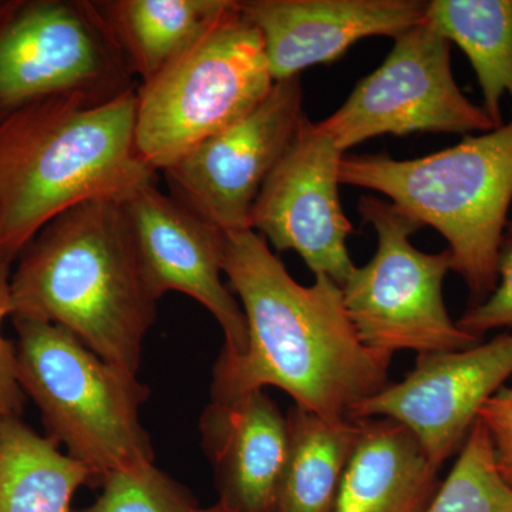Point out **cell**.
Instances as JSON below:
<instances>
[{
	"label": "cell",
	"instance_id": "cell-3",
	"mask_svg": "<svg viewBox=\"0 0 512 512\" xmlns=\"http://www.w3.org/2000/svg\"><path fill=\"white\" fill-rule=\"evenodd\" d=\"M10 276L12 318L53 323L113 365L138 372L160 298L121 202L64 212L23 249Z\"/></svg>",
	"mask_w": 512,
	"mask_h": 512
},
{
	"label": "cell",
	"instance_id": "cell-18",
	"mask_svg": "<svg viewBox=\"0 0 512 512\" xmlns=\"http://www.w3.org/2000/svg\"><path fill=\"white\" fill-rule=\"evenodd\" d=\"M232 0H106L100 2L140 84L163 72L201 39Z\"/></svg>",
	"mask_w": 512,
	"mask_h": 512
},
{
	"label": "cell",
	"instance_id": "cell-17",
	"mask_svg": "<svg viewBox=\"0 0 512 512\" xmlns=\"http://www.w3.org/2000/svg\"><path fill=\"white\" fill-rule=\"evenodd\" d=\"M271 512H332L359 437L356 419L326 420L293 404Z\"/></svg>",
	"mask_w": 512,
	"mask_h": 512
},
{
	"label": "cell",
	"instance_id": "cell-22",
	"mask_svg": "<svg viewBox=\"0 0 512 512\" xmlns=\"http://www.w3.org/2000/svg\"><path fill=\"white\" fill-rule=\"evenodd\" d=\"M101 493L77 512H192L197 498L154 463L111 471L100 480Z\"/></svg>",
	"mask_w": 512,
	"mask_h": 512
},
{
	"label": "cell",
	"instance_id": "cell-16",
	"mask_svg": "<svg viewBox=\"0 0 512 512\" xmlns=\"http://www.w3.org/2000/svg\"><path fill=\"white\" fill-rule=\"evenodd\" d=\"M359 421V437L332 512H426L440 468L416 436L392 419Z\"/></svg>",
	"mask_w": 512,
	"mask_h": 512
},
{
	"label": "cell",
	"instance_id": "cell-23",
	"mask_svg": "<svg viewBox=\"0 0 512 512\" xmlns=\"http://www.w3.org/2000/svg\"><path fill=\"white\" fill-rule=\"evenodd\" d=\"M497 286L484 302L471 306L457 320L470 335L481 336L490 330L512 326V231L505 232L498 254Z\"/></svg>",
	"mask_w": 512,
	"mask_h": 512
},
{
	"label": "cell",
	"instance_id": "cell-15",
	"mask_svg": "<svg viewBox=\"0 0 512 512\" xmlns=\"http://www.w3.org/2000/svg\"><path fill=\"white\" fill-rule=\"evenodd\" d=\"M200 431L218 501L237 512H271L288 448L278 404L264 390L211 400Z\"/></svg>",
	"mask_w": 512,
	"mask_h": 512
},
{
	"label": "cell",
	"instance_id": "cell-11",
	"mask_svg": "<svg viewBox=\"0 0 512 512\" xmlns=\"http://www.w3.org/2000/svg\"><path fill=\"white\" fill-rule=\"evenodd\" d=\"M343 156L319 123L303 116L249 220L275 249L295 251L315 276H328L340 288L356 268L348 249L353 227L340 204Z\"/></svg>",
	"mask_w": 512,
	"mask_h": 512
},
{
	"label": "cell",
	"instance_id": "cell-25",
	"mask_svg": "<svg viewBox=\"0 0 512 512\" xmlns=\"http://www.w3.org/2000/svg\"><path fill=\"white\" fill-rule=\"evenodd\" d=\"M477 420L490 436L501 477L512 487V384H504L483 404Z\"/></svg>",
	"mask_w": 512,
	"mask_h": 512
},
{
	"label": "cell",
	"instance_id": "cell-13",
	"mask_svg": "<svg viewBox=\"0 0 512 512\" xmlns=\"http://www.w3.org/2000/svg\"><path fill=\"white\" fill-rule=\"evenodd\" d=\"M123 207L158 298L180 292L201 303L224 332L221 356L242 355L248 346L247 320L222 282L225 232L154 184L134 192Z\"/></svg>",
	"mask_w": 512,
	"mask_h": 512
},
{
	"label": "cell",
	"instance_id": "cell-19",
	"mask_svg": "<svg viewBox=\"0 0 512 512\" xmlns=\"http://www.w3.org/2000/svg\"><path fill=\"white\" fill-rule=\"evenodd\" d=\"M97 484L90 468L19 417L0 420V512H72L74 494Z\"/></svg>",
	"mask_w": 512,
	"mask_h": 512
},
{
	"label": "cell",
	"instance_id": "cell-21",
	"mask_svg": "<svg viewBox=\"0 0 512 512\" xmlns=\"http://www.w3.org/2000/svg\"><path fill=\"white\" fill-rule=\"evenodd\" d=\"M426 512H512V487L498 471L493 444L480 421Z\"/></svg>",
	"mask_w": 512,
	"mask_h": 512
},
{
	"label": "cell",
	"instance_id": "cell-27",
	"mask_svg": "<svg viewBox=\"0 0 512 512\" xmlns=\"http://www.w3.org/2000/svg\"><path fill=\"white\" fill-rule=\"evenodd\" d=\"M507 231H512V217H511V220L508 221Z\"/></svg>",
	"mask_w": 512,
	"mask_h": 512
},
{
	"label": "cell",
	"instance_id": "cell-6",
	"mask_svg": "<svg viewBox=\"0 0 512 512\" xmlns=\"http://www.w3.org/2000/svg\"><path fill=\"white\" fill-rule=\"evenodd\" d=\"M274 84L261 33L232 0L191 49L137 86L140 157L156 173L164 171L245 119Z\"/></svg>",
	"mask_w": 512,
	"mask_h": 512
},
{
	"label": "cell",
	"instance_id": "cell-14",
	"mask_svg": "<svg viewBox=\"0 0 512 512\" xmlns=\"http://www.w3.org/2000/svg\"><path fill=\"white\" fill-rule=\"evenodd\" d=\"M275 82L335 63L366 37H399L426 20L421 0H244Z\"/></svg>",
	"mask_w": 512,
	"mask_h": 512
},
{
	"label": "cell",
	"instance_id": "cell-26",
	"mask_svg": "<svg viewBox=\"0 0 512 512\" xmlns=\"http://www.w3.org/2000/svg\"><path fill=\"white\" fill-rule=\"evenodd\" d=\"M192 512H237L234 510H231V508L227 507V505H224L218 501L217 504L211 505V507L207 508H195Z\"/></svg>",
	"mask_w": 512,
	"mask_h": 512
},
{
	"label": "cell",
	"instance_id": "cell-5",
	"mask_svg": "<svg viewBox=\"0 0 512 512\" xmlns=\"http://www.w3.org/2000/svg\"><path fill=\"white\" fill-rule=\"evenodd\" d=\"M13 320L20 384L42 412L50 439L64 444L99 484L111 471L154 463L140 421L150 389L136 373L101 359L62 326Z\"/></svg>",
	"mask_w": 512,
	"mask_h": 512
},
{
	"label": "cell",
	"instance_id": "cell-10",
	"mask_svg": "<svg viewBox=\"0 0 512 512\" xmlns=\"http://www.w3.org/2000/svg\"><path fill=\"white\" fill-rule=\"evenodd\" d=\"M302 101L301 77L275 82L245 119L165 168L171 197L222 232L251 229L259 191L305 116Z\"/></svg>",
	"mask_w": 512,
	"mask_h": 512
},
{
	"label": "cell",
	"instance_id": "cell-8",
	"mask_svg": "<svg viewBox=\"0 0 512 512\" xmlns=\"http://www.w3.org/2000/svg\"><path fill=\"white\" fill-rule=\"evenodd\" d=\"M359 214L377 234V249L342 286L346 312L363 345L394 355L454 352L481 342L450 318L443 284L453 271L448 249L419 251L410 238L423 228L382 198L362 197Z\"/></svg>",
	"mask_w": 512,
	"mask_h": 512
},
{
	"label": "cell",
	"instance_id": "cell-1",
	"mask_svg": "<svg viewBox=\"0 0 512 512\" xmlns=\"http://www.w3.org/2000/svg\"><path fill=\"white\" fill-rule=\"evenodd\" d=\"M222 271L247 320L248 346L242 355L218 357L211 400L275 386L296 406L343 420L392 383L393 355L363 345L342 288L328 276L298 284L252 229L225 232Z\"/></svg>",
	"mask_w": 512,
	"mask_h": 512
},
{
	"label": "cell",
	"instance_id": "cell-7",
	"mask_svg": "<svg viewBox=\"0 0 512 512\" xmlns=\"http://www.w3.org/2000/svg\"><path fill=\"white\" fill-rule=\"evenodd\" d=\"M136 76L93 0H0V121L35 101L100 106Z\"/></svg>",
	"mask_w": 512,
	"mask_h": 512
},
{
	"label": "cell",
	"instance_id": "cell-2",
	"mask_svg": "<svg viewBox=\"0 0 512 512\" xmlns=\"http://www.w3.org/2000/svg\"><path fill=\"white\" fill-rule=\"evenodd\" d=\"M137 89L89 106L52 97L0 121V256L13 262L79 205L128 200L153 184L138 153Z\"/></svg>",
	"mask_w": 512,
	"mask_h": 512
},
{
	"label": "cell",
	"instance_id": "cell-9",
	"mask_svg": "<svg viewBox=\"0 0 512 512\" xmlns=\"http://www.w3.org/2000/svg\"><path fill=\"white\" fill-rule=\"evenodd\" d=\"M451 43L424 20L394 39L383 63L356 84L345 103L319 121L343 154L373 137L495 130L467 99L451 70Z\"/></svg>",
	"mask_w": 512,
	"mask_h": 512
},
{
	"label": "cell",
	"instance_id": "cell-4",
	"mask_svg": "<svg viewBox=\"0 0 512 512\" xmlns=\"http://www.w3.org/2000/svg\"><path fill=\"white\" fill-rule=\"evenodd\" d=\"M339 180L380 192L421 227L439 231L474 305L494 291L512 205V119L413 160L345 154Z\"/></svg>",
	"mask_w": 512,
	"mask_h": 512
},
{
	"label": "cell",
	"instance_id": "cell-12",
	"mask_svg": "<svg viewBox=\"0 0 512 512\" xmlns=\"http://www.w3.org/2000/svg\"><path fill=\"white\" fill-rule=\"evenodd\" d=\"M512 376V333L454 352L417 356L399 383L359 404L350 419L384 417L407 427L431 463L460 453L478 412Z\"/></svg>",
	"mask_w": 512,
	"mask_h": 512
},
{
	"label": "cell",
	"instance_id": "cell-24",
	"mask_svg": "<svg viewBox=\"0 0 512 512\" xmlns=\"http://www.w3.org/2000/svg\"><path fill=\"white\" fill-rule=\"evenodd\" d=\"M10 265L0 256V420L19 417L23 409V389L19 380L18 356L2 332L3 322L12 316Z\"/></svg>",
	"mask_w": 512,
	"mask_h": 512
},
{
	"label": "cell",
	"instance_id": "cell-20",
	"mask_svg": "<svg viewBox=\"0 0 512 512\" xmlns=\"http://www.w3.org/2000/svg\"><path fill=\"white\" fill-rule=\"evenodd\" d=\"M426 22L470 60L495 128L504 124L503 99L512 103V0H433Z\"/></svg>",
	"mask_w": 512,
	"mask_h": 512
}]
</instances>
